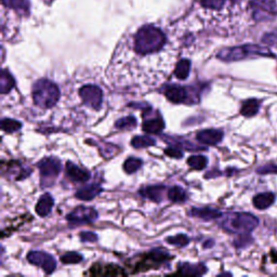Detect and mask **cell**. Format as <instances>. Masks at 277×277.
<instances>
[{
	"mask_svg": "<svg viewBox=\"0 0 277 277\" xmlns=\"http://www.w3.org/2000/svg\"><path fill=\"white\" fill-rule=\"evenodd\" d=\"M165 44L166 36L163 32L153 25L141 27L134 36V50L140 55L158 52L165 47Z\"/></svg>",
	"mask_w": 277,
	"mask_h": 277,
	"instance_id": "6da1fadb",
	"label": "cell"
},
{
	"mask_svg": "<svg viewBox=\"0 0 277 277\" xmlns=\"http://www.w3.org/2000/svg\"><path fill=\"white\" fill-rule=\"evenodd\" d=\"M33 101L40 109L49 110L60 100V89L54 82L47 78L38 79L32 89Z\"/></svg>",
	"mask_w": 277,
	"mask_h": 277,
	"instance_id": "7a4b0ae2",
	"label": "cell"
},
{
	"mask_svg": "<svg viewBox=\"0 0 277 277\" xmlns=\"http://www.w3.org/2000/svg\"><path fill=\"white\" fill-rule=\"evenodd\" d=\"M259 225V219L249 212H229L222 217L220 227L228 233H250Z\"/></svg>",
	"mask_w": 277,
	"mask_h": 277,
	"instance_id": "3957f363",
	"label": "cell"
},
{
	"mask_svg": "<svg viewBox=\"0 0 277 277\" xmlns=\"http://www.w3.org/2000/svg\"><path fill=\"white\" fill-rule=\"evenodd\" d=\"M217 56L218 59L224 61V62H234V61L255 58V56H272V53L266 48L247 45L243 47H235V48L223 49L220 51Z\"/></svg>",
	"mask_w": 277,
	"mask_h": 277,
	"instance_id": "277c9868",
	"label": "cell"
},
{
	"mask_svg": "<svg viewBox=\"0 0 277 277\" xmlns=\"http://www.w3.org/2000/svg\"><path fill=\"white\" fill-rule=\"evenodd\" d=\"M40 172V181L41 187H48L52 184L53 181L60 175L61 162L55 157H46L37 163Z\"/></svg>",
	"mask_w": 277,
	"mask_h": 277,
	"instance_id": "5b68a950",
	"label": "cell"
},
{
	"mask_svg": "<svg viewBox=\"0 0 277 277\" xmlns=\"http://www.w3.org/2000/svg\"><path fill=\"white\" fill-rule=\"evenodd\" d=\"M98 217V213L95 208L78 206L66 215V220L72 227H76L81 224H91L96 221Z\"/></svg>",
	"mask_w": 277,
	"mask_h": 277,
	"instance_id": "8992f818",
	"label": "cell"
},
{
	"mask_svg": "<svg viewBox=\"0 0 277 277\" xmlns=\"http://www.w3.org/2000/svg\"><path fill=\"white\" fill-rule=\"evenodd\" d=\"M79 97H81L83 104L98 111L103 104V91L97 84H86L79 89Z\"/></svg>",
	"mask_w": 277,
	"mask_h": 277,
	"instance_id": "52a82bcc",
	"label": "cell"
},
{
	"mask_svg": "<svg viewBox=\"0 0 277 277\" xmlns=\"http://www.w3.org/2000/svg\"><path fill=\"white\" fill-rule=\"evenodd\" d=\"M172 258L168 253V251L163 248H156V249H153L147 253L144 257V259L141 261V265H138V271L140 269L143 270H149V269H155V267H159L162 264L168 262Z\"/></svg>",
	"mask_w": 277,
	"mask_h": 277,
	"instance_id": "ba28073f",
	"label": "cell"
},
{
	"mask_svg": "<svg viewBox=\"0 0 277 277\" xmlns=\"http://www.w3.org/2000/svg\"><path fill=\"white\" fill-rule=\"evenodd\" d=\"M27 261L32 264L41 267L46 274H52L56 267L54 258L45 251L34 250L28 252Z\"/></svg>",
	"mask_w": 277,
	"mask_h": 277,
	"instance_id": "9c48e42d",
	"label": "cell"
},
{
	"mask_svg": "<svg viewBox=\"0 0 277 277\" xmlns=\"http://www.w3.org/2000/svg\"><path fill=\"white\" fill-rule=\"evenodd\" d=\"M163 93H165L167 100L175 103V104L191 102L189 89L180 86V84H168L163 90Z\"/></svg>",
	"mask_w": 277,
	"mask_h": 277,
	"instance_id": "30bf717a",
	"label": "cell"
},
{
	"mask_svg": "<svg viewBox=\"0 0 277 277\" xmlns=\"http://www.w3.org/2000/svg\"><path fill=\"white\" fill-rule=\"evenodd\" d=\"M224 133L222 130L220 129H205L199 131L196 135V139L198 142L204 145H209V147H213V145L219 144L223 140Z\"/></svg>",
	"mask_w": 277,
	"mask_h": 277,
	"instance_id": "8fae6325",
	"label": "cell"
},
{
	"mask_svg": "<svg viewBox=\"0 0 277 277\" xmlns=\"http://www.w3.org/2000/svg\"><path fill=\"white\" fill-rule=\"evenodd\" d=\"M65 175L68 178L70 181L73 182H87L90 180L91 175L90 172L86 169H82L75 165V163L67 162L66 166H65Z\"/></svg>",
	"mask_w": 277,
	"mask_h": 277,
	"instance_id": "7c38bea8",
	"label": "cell"
},
{
	"mask_svg": "<svg viewBox=\"0 0 277 277\" xmlns=\"http://www.w3.org/2000/svg\"><path fill=\"white\" fill-rule=\"evenodd\" d=\"M207 273V267L205 264H191L181 263L178 266V272L176 274L182 276H201Z\"/></svg>",
	"mask_w": 277,
	"mask_h": 277,
	"instance_id": "4fadbf2b",
	"label": "cell"
},
{
	"mask_svg": "<svg viewBox=\"0 0 277 277\" xmlns=\"http://www.w3.org/2000/svg\"><path fill=\"white\" fill-rule=\"evenodd\" d=\"M191 215L195 218L204 220V221H212V220L219 219L222 217V212L215 208L211 207H201L193 208L191 210Z\"/></svg>",
	"mask_w": 277,
	"mask_h": 277,
	"instance_id": "5bb4252c",
	"label": "cell"
},
{
	"mask_svg": "<svg viewBox=\"0 0 277 277\" xmlns=\"http://www.w3.org/2000/svg\"><path fill=\"white\" fill-rule=\"evenodd\" d=\"M166 190V186L163 185H152L143 187V189L140 190L139 193L143 197H147L152 201H155V203H161L163 199V194H165Z\"/></svg>",
	"mask_w": 277,
	"mask_h": 277,
	"instance_id": "9a60e30c",
	"label": "cell"
},
{
	"mask_svg": "<svg viewBox=\"0 0 277 277\" xmlns=\"http://www.w3.org/2000/svg\"><path fill=\"white\" fill-rule=\"evenodd\" d=\"M102 192H103V187L101 185L90 184V185H87L84 187H81V189H79L76 193H75V196L81 200L90 201L98 195H100Z\"/></svg>",
	"mask_w": 277,
	"mask_h": 277,
	"instance_id": "2e32d148",
	"label": "cell"
},
{
	"mask_svg": "<svg viewBox=\"0 0 277 277\" xmlns=\"http://www.w3.org/2000/svg\"><path fill=\"white\" fill-rule=\"evenodd\" d=\"M53 205H54L53 197L51 196L49 193H45L40 197L38 203H37L36 205V208H35L36 213L42 218L47 217V215L51 212V210H52Z\"/></svg>",
	"mask_w": 277,
	"mask_h": 277,
	"instance_id": "e0dca14e",
	"label": "cell"
},
{
	"mask_svg": "<svg viewBox=\"0 0 277 277\" xmlns=\"http://www.w3.org/2000/svg\"><path fill=\"white\" fill-rule=\"evenodd\" d=\"M163 128H165V121H163V119L161 116L144 120L142 124V129L144 132L151 133V134L162 132Z\"/></svg>",
	"mask_w": 277,
	"mask_h": 277,
	"instance_id": "ac0fdd59",
	"label": "cell"
},
{
	"mask_svg": "<svg viewBox=\"0 0 277 277\" xmlns=\"http://www.w3.org/2000/svg\"><path fill=\"white\" fill-rule=\"evenodd\" d=\"M274 200L275 195L273 193H270V192H266V193L258 194L253 197L252 204L257 209L263 210L271 207V206L274 204Z\"/></svg>",
	"mask_w": 277,
	"mask_h": 277,
	"instance_id": "d6986e66",
	"label": "cell"
},
{
	"mask_svg": "<svg viewBox=\"0 0 277 277\" xmlns=\"http://www.w3.org/2000/svg\"><path fill=\"white\" fill-rule=\"evenodd\" d=\"M90 274L92 275H101V276H118V275H125L123 270L120 269L118 265L115 264H107L98 269V266L96 264L91 267Z\"/></svg>",
	"mask_w": 277,
	"mask_h": 277,
	"instance_id": "ffe728a7",
	"label": "cell"
},
{
	"mask_svg": "<svg viewBox=\"0 0 277 277\" xmlns=\"http://www.w3.org/2000/svg\"><path fill=\"white\" fill-rule=\"evenodd\" d=\"M14 86H16V79L13 78L7 68L2 69L1 79H0V92H1V95H7L12 90Z\"/></svg>",
	"mask_w": 277,
	"mask_h": 277,
	"instance_id": "44dd1931",
	"label": "cell"
},
{
	"mask_svg": "<svg viewBox=\"0 0 277 277\" xmlns=\"http://www.w3.org/2000/svg\"><path fill=\"white\" fill-rule=\"evenodd\" d=\"M191 61L187 59H182L180 60L178 64L176 65L175 72H173V75L179 81H185V79L189 77L190 72H191Z\"/></svg>",
	"mask_w": 277,
	"mask_h": 277,
	"instance_id": "7402d4cb",
	"label": "cell"
},
{
	"mask_svg": "<svg viewBox=\"0 0 277 277\" xmlns=\"http://www.w3.org/2000/svg\"><path fill=\"white\" fill-rule=\"evenodd\" d=\"M260 109V101L257 98H249L243 103L241 113L245 117H252L255 116Z\"/></svg>",
	"mask_w": 277,
	"mask_h": 277,
	"instance_id": "603a6c76",
	"label": "cell"
},
{
	"mask_svg": "<svg viewBox=\"0 0 277 277\" xmlns=\"http://www.w3.org/2000/svg\"><path fill=\"white\" fill-rule=\"evenodd\" d=\"M167 197L169 200L172 201V203H184L186 200L187 195L182 187L173 186L168 190Z\"/></svg>",
	"mask_w": 277,
	"mask_h": 277,
	"instance_id": "cb8c5ba5",
	"label": "cell"
},
{
	"mask_svg": "<svg viewBox=\"0 0 277 277\" xmlns=\"http://www.w3.org/2000/svg\"><path fill=\"white\" fill-rule=\"evenodd\" d=\"M155 144H156V140L147 137V135H137V137H133V139L131 140V145L134 148H144L153 147Z\"/></svg>",
	"mask_w": 277,
	"mask_h": 277,
	"instance_id": "d4e9b609",
	"label": "cell"
},
{
	"mask_svg": "<svg viewBox=\"0 0 277 277\" xmlns=\"http://www.w3.org/2000/svg\"><path fill=\"white\" fill-rule=\"evenodd\" d=\"M208 159L203 155H193L189 159H187V165L190 168L194 169V170H203L207 167Z\"/></svg>",
	"mask_w": 277,
	"mask_h": 277,
	"instance_id": "484cf974",
	"label": "cell"
},
{
	"mask_svg": "<svg viewBox=\"0 0 277 277\" xmlns=\"http://www.w3.org/2000/svg\"><path fill=\"white\" fill-rule=\"evenodd\" d=\"M137 118L134 116H126L124 118L118 119L115 123V128L119 130H130L137 127Z\"/></svg>",
	"mask_w": 277,
	"mask_h": 277,
	"instance_id": "4316f807",
	"label": "cell"
},
{
	"mask_svg": "<svg viewBox=\"0 0 277 277\" xmlns=\"http://www.w3.org/2000/svg\"><path fill=\"white\" fill-rule=\"evenodd\" d=\"M22 128V123L12 118H3L1 120V129L6 133L16 132Z\"/></svg>",
	"mask_w": 277,
	"mask_h": 277,
	"instance_id": "83f0119b",
	"label": "cell"
},
{
	"mask_svg": "<svg viewBox=\"0 0 277 277\" xmlns=\"http://www.w3.org/2000/svg\"><path fill=\"white\" fill-rule=\"evenodd\" d=\"M142 161L140 158H135V157H129L127 161L124 163V171L129 173H134L135 171H138L139 169L142 167Z\"/></svg>",
	"mask_w": 277,
	"mask_h": 277,
	"instance_id": "f1b7e54d",
	"label": "cell"
},
{
	"mask_svg": "<svg viewBox=\"0 0 277 277\" xmlns=\"http://www.w3.org/2000/svg\"><path fill=\"white\" fill-rule=\"evenodd\" d=\"M60 260L64 264H77L83 260V257L78 252H67L60 258Z\"/></svg>",
	"mask_w": 277,
	"mask_h": 277,
	"instance_id": "f546056e",
	"label": "cell"
},
{
	"mask_svg": "<svg viewBox=\"0 0 277 277\" xmlns=\"http://www.w3.org/2000/svg\"><path fill=\"white\" fill-rule=\"evenodd\" d=\"M4 6L16 9L18 11L27 12L28 10V0H2Z\"/></svg>",
	"mask_w": 277,
	"mask_h": 277,
	"instance_id": "4dcf8cb0",
	"label": "cell"
},
{
	"mask_svg": "<svg viewBox=\"0 0 277 277\" xmlns=\"http://www.w3.org/2000/svg\"><path fill=\"white\" fill-rule=\"evenodd\" d=\"M167 243L170 244V245H175L178 247H184L186 245H189L190 238L187 237L185 234H178L176 236L167 237Z\"/></svg>",
	"mask_w": 277,
	"mask_h": 277,
	"instance_id": "1f68e13d",
	"label": "cell"
},
{
	"mask_svg": "<svg viewBox=\"0 0 277 277\" xmlns=\"http://www.w3.org/2000/svg\"><path fill=\"white\" fill-rule=\"evenodd\" d=\"M252 243V238L249 235V233L238 234L235 241H234V246L236 248H245Z\"/></svg>",
	"mask_w": 277,
	"mask_h": 277,
	"instance_id": "d6a6232c",
	"label": "cell"
},
{
	"mask_svg": "<svg viewBox=\"0 0 277 277\" xmlns=\"http://www.w3.org/2000/svg\"><path fill=\"white\" fill-rule=\"evenodd\" d=\"M227 0H200V3L203 4L205 8L212 9V10H219L221 9Z\"/></svg>",
	"mask_w": 277,
	"mask_h": 277,
	"instance_id": "836d02e7",
	"label": "cell"
},
{
	"mask_svg": "<svg viewBox=\"0 0 277 277\" xmlns=\"http://www.w3.org/2000/svg\"><path fill=\"white\" fill-rule=\"evenodd\" d=\"M257 172L259 175H277V165H275V163L264 165L263 167L258 168Z\"/></svg>",
	"mask_w": 277,
	"mask_h": 277,
	"instance_id": "e575fe53",
	"label": "cell"
},
{
	"mask_svg": "<svg viewBox=\"0 0 277 277\" xmlns=\"http://www.w3.org/2000/svg\"><path fill=\"white\" fill-rule=\"evenodd\" d=\"M165 154L169 157L176 158V159H180L183 157V152L179 147H170L165 149Z\"/></svg>",
	"mask_w": 277,
	"mask_h": 277,
	"instance_id": "d590c367",
	"label": "cell"
},
{
	"mask_svg": "<svg viewBox=\"0 0 277 277\" xmlns=\"http://www.w3.org/2000/svg\"><path fill=\"white\" fill-rule=\"evenodd\" d=\"M79 237L83 243H95L98 241V235L93 232H81L79 234Z\"/></svg>",
	"mask_w": 277,
	"mask_h": 277,
	"instance_id": "8d00e7d4",
	"label": "cell"
},
{
	"mask_svg": "<svg viewBox=\"0 0 277 277\" xmlns=\"http://www.w3.org/2000/svg\"><path fill=\"white\" fill-rule=\"evenodd\" d=\"M271 257H272V261L277 263V251H272Z\"/></svg>",
	"mask_w": 277,
	"mask_h": 277,
	"instance_id": "74e56055",
	"label": "cell"
}]
</instances>
